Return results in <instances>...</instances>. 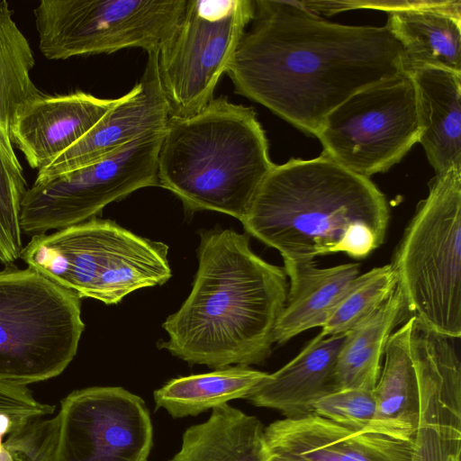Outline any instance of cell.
Masks as SVG:
<instances>
[{
	"label": "cell",
	"mask_w": 461,
	"mask_h": 461,
	"mask_svg": "<svg viewBox=\"0 0 461 461\" xmlns=\"http://www.w3.org/2000/svg\"><path fill=\"white\" fill-rule=\"evenodd\" d=\"M254 13V0H186L158 51L170 116L193 115L213 99Z\"/></svg>",
	"instance_id": "cell-9"
},
{
	"label": "cell",
	"mask_w": 461,
	"mask_h": 461,
	"mask_svg": "<svg viewBox=\"0 0 461 461\" xmlns=\"http://www.w3.org/2000/svg\"><path fill=\"white\" fill-rule=\"evenodd\" d=\"M422 145L436 175L461 166V73L427 67L410 73Z\"/></svg>",
	"instance_id": "cell-18"
},
{
	"label": "cell",
	"mask_w": 461,
	"mask_h": 461,
	"mask_svg": "<svg viewBox=\"0 0 461 461\" xmlns=\"http://www.w3.org/2000/svg\"><path fill=\"white\" fill-rule=\"evenodd\" d=\"M397 277L390 264L356 277L321 327L323 336L345 334L369 318L393 294Z\"/></svg>",
	"instance_id": "cell-25"
},
{
	"label": "cell",
	"mask_w": 461,
	"mask_h": 461,
	"mask_svg": "<svg viewBox=\"0 0 461 461\" xmlns=\"http://www.w3.org/2000/svg\"><path fill=\"white\" fill-rule=\"evenodd\" d=\"M268 375L238 365L174 378L154 392L156 410L163 408L173 418L196 416L231 400L247 399Z\"/></svg>",
	"instance_id": "cell-24"
},
{
	"label": "cell",
	"mask_w": 461,
	"mask_h": 461,
	"mask_svg": "<svg viewBox=\"0 0 461 461\" xmlns=\"http://www.w3.org/2000/svg\"><path fill=\"white\" fill-rule=\"evenodd\" d=\"M346 336L319 333L290 362L269 374L247 399L288 419L312 412L318 399L337 391L336 364Z\"/></svg>",
	"instance_id": "cell-16"
},
{
	"label": "cell",
	"mask_w": 461,
	"mask_h": 461,
	"mask_svg": "<svg viewBox=\"0 0 461 461\" xmlns=\"http://www.w3.org/2000/svg\"><path fill=\"white\" fill-rule=\"evenodd\" d=\"M53 461H148L153 428L145 402L119 386L77 390L61 401Z\"/></svg>",
	"instance_id": "cell-12"
},
{
	"label": "cell",
	"mask_w": 461,
	"mask_h": 461,
	"mask_svg": "<svg viewBox=\"0 0 461 461\" xmlns=\"http://www.w3.org/2000/svg\"><path fill=\"white\" fill-rule=\"evenodd\" d=\"M200 238L193 288L163 323L160 348L214 369L261 364L286 302L285 271L254 253L247 233L216 229Z\"/></svg>",
	"instance_id": "cell-2"
},
{
	"label": "cell",
	"mask_w": 461,
	"mask_h": 461,
	"mask_svg": "<svg viewBox=\"0 0 461 461\" xmlns=\"http://www.w3.org/2000/svg\"><path fill=\"white\" fill-rule=\"evenodd\" d=\"M80 297L40 272H0V384L26 386L60 375L85 324Z\"/></svg>",
	"instance_id": "cell-7"
},
{
	"label": "cell",
	"mask_w": 461,
	"mask_h": 461,
	"mask_svg": "<svg viewBox=\"0 0 461 461\" xmlns=\"http://www.w3.org/2000/svg\"><path fill=\"white\" fill-rule=\"evenodd\" d=\"M170 118L158 66V51L148 53L139 82L77 142L45 167L37 178L54 176L93 163L146 134L164 131Z\"/></svg>",
	"instance_id": "cell-13"
},
{
	"label": "cell",
	"mask_w": 461,
	"mask_h": 461,
	"mask_svg": "<svg viewBox=\"0 0 461 461\" xmlns=\"http://www.w3.org/2000/svg\"><path fill=\"white\" fill-rule=\"evenodd\" d=\"M35 65L31 45L13 19L7 1L0 2V152L8 166L23 176L10 139L18 111L41 92L31 77Z\"/></svg>",
	"instance_id": "cell-23"
},
{
	"label": "cell",
	"mask_w": 461,
	"mask_h": 461,
	"mask_svg": "<svg viewBox=\"0 0 461 461\" xmlns=\"http://www.w3.org/2000/svg\"><path fill=\"white\" fill-rule=\"evenodd\" d=\"M274 167L255 111L220 96L193 115L170 116L158 155V186L192 212L240 221Z\"/></svg>",
	"instance_id": "cell-4"
},
{
	"label": "cell",
	"mask_w": 461,
	"mask_h": 461,
	"mask_svg": "<svg viewBox=\"0 0 461 461\" xmlns=\"http://www.w3.org/2000/svg\"><path fill=\"white\" fill-rule=\"evenodd\" d=\"M267 456L266 461H303L302 459H299V458H296V457H294V456H291L288 455L270 451L267 448Z\"/></svg>",
	"instance_id": "cell-30"
},
{
	"label": "cell",
	"mask_w": 461,
	"mask_h": 461,
	"mask_svg": "<svg viewBox=\"0 0 461 461\" xmlns=\"http://www.w3.org/2000/svg\"><path fill=\"white\" fill-rule=\"evenodd\" d=\"M164 131L140 137L88 165L36 177L22 200V231L35 237L66 229L95 218L109 203L139 189L158 186Z\"/></svg>",
	"instance_id": "cell-10"
},
{
	"label": "cell",
	"mask_w": 461,
	"mask_h": 461,
	"mask_svg": "<svg viewBox=\"0 0 461 461\" xmlns=\"http://www.w3.org/2000/svg\"><path fill=\"white\" fill-rule=\"evenodd\" d=\"M407 312L405 299L396 286L369 318L347 332L336 364L337 391H374L380 376L387 341L393 330L405 321Z\"/></svg>",
	"instance_id": "cell-22"
},
{
	"label": "cell",
	"mask_w": 461,
	"mask_h": 461,
	"mask_svg": "<svg viewBox=\"0 0 461 461\" xmlns=\"http://www.w3.org/2000/svg\"><path fill=\"white\" fill-rule=\"evenodd\" d=\"M388 14L385 25L403 49L406 72L435 67L461 73L460 0H424Z\"/></svg>",
	"instance_id": "cell-17"
},
{
	"label": "cell",
	"mask_w": 461,
	"mask_h": 461,
	"mask_svg": "<svg viewBox=\"0 0 461 461\" xmlns=\"http://www.w3.org/2000/svg\"><path fill=\"white\" fill-rule=\"evenodd\" d=\"M255 13L227 74L236 93L316 136L357 92L406 72L386 25L331 23L300 1L254 0Z\"/></svg>",
	"instance_id": "cell-1"
},
{
	"label": "cell",
	"mask_w": 461,
	"mask_h": 461,
	"mask_svg": "<svg viewBox=\"0 0 461 461\" xmlns=\"http://www.w3.org/2000/svg\"><path fill=\"white\" fill-rule=\"evenodd\" d=\"M59 415L49 418L0 413V461H53Z\"/></svg>",
	"instance_id": "cell-26"
},
{
	"label": "cell",
	"mask_w": 461,
	"mask_h": 461,
	"mask_svg": "<svg viewBox=\"0 0 461 461\" xmlns=\"http://www.w3.org/2000/svg\"><path fill=\"white\" fill-rule=\"evenodd\" d=\"M412 321L413 315L387 341L373 391L375 414L367 431L405 442H412L419 423V386L409 343Z\"/></svg>",
	"instance_id": "cell-20"
},
{
	"label": "cell",
	"mask_w": 461,
	"mask_h": 461,
	"mask_svg": "<svg viewBox=\"0 0 461 461\" xmlns=\"http://www.w3.org/2000/svg\"><path fill=\"white\" fill-rule=\"evenodd\" d=\"M312 412L351 429L367 432L375 414L373 391L343 389L318 399Z\"/></svg>",
	"instance_id": "cell-28"
},
{
	"label": "cell",
	"mask_w": 461,
	"mask_h": 461,
	"mask_svg": "<svg viewBox=\"0 0 461 461\" xmlns=\"http://www.w3.org/2000/svg\"><path fill=\"white\" fill-rule=\"evenodd\" d=\"M420 136L415 86L402 72L349 96L326 116L315 137L324 155L369 178L398 163Z\"/></svg>",
	"instance_id": "cell-11"
},
{
	"label": "cell",
	"mask_w": 461,
	"mask_h": 461,
	"mask_svg": "<svg viewBox=\"0 0 461 461\" xmlns=\"http://www.w3.org/2000/svg\"><path fill=\"white\" fill-rule=\"evenodd\" d=\"M168 246L96 217L32 237L21 258L62 287L105 304L165 284L172 276Z\"/></svg>",
	"instance_id": "cell-5"
},
{
	"label": "cell",
	"mask_w": 461,
	"mask_h": 461,
	"mask_svg": "<svg viewBox=\"0 0 461 461\" xmlns=\"http://www.w3.org/2000/svg\"><path fill=\"white\" fill-rule=\"evenodd\" d=\"M119 101L83 91L42 93L16 113L10 128L12 144L39 171L77 142Z\"/></svg>",
	"instance_id": "cell-14"
},
{
	"label": "cell",
	"mask_w": 461,
	"mask_h": 461,
	"mask_svg": "<svg viewBox=\"0 0 461 461\" xmlns=\"http://www.w3.org/2000/svg\"><path fill=\"white\" fill-rule=\"evenodd\" d=\"M264 426L230 405L212 409L204 422L189 427L169 461H266Z\"/></svg>",
	"instance_id": "cell-21"
},
{
	"label": "cell",
	"mask_w": 461,
	"mask_h": 461,
	"mask_svg": "<svg viewBox=\"0 0 461 461\" xmlns=\"http://www.w3.org/2000/svg\"><path fill=\"white\" fill-rule=\"evenodd\" d=\"M27 190L24 176L15 173L0 152V261L14 267L23 249L21 204Z\"/></svg>",
	"instance_id": "cell-27"
},
{
	"label": "cell",
	"mask_w": 461,
	"mask_h": 461,
	"mask_svg": "<svg viewBox=\"0 0 461 461\" xmlns=\"http://www.w3.org/2000/svg\"><path fill=\"white\" fill-rule=\"evenodd\" d=\"M268 450L303 461H411L412 442L358 431L313 412L264 429Z\"/></svg>",
	"instance_id": "cell-15"
},
{
	"label": "cell",
	"mask_w": 461,
	"mask_h": 461,
	"mask_svg": "<svg viewBox=\"0 0 461 461\" xmlns=\"http://www.w3.org/2000/svg\"><path fill=\"white\" fill-rule=\"evenodd\" d=\"M289 279L285 304L274 329V343L285 344L300 333L322 327L353 280L358 263L320 267L315 261L284 264Z\"/></svg>",
	"instance_id": "cell-19"
},
{
	"label": "cell",
	"mask_w": 461,
	"mask_h": 461,
	"mask_svg": "<svg viewBox=\"0 0 461 461\" xmlns=\"http://www.w3.org/2000/svg\"><path fill=\"white\" fill-rule=\"evenodd\" d=\"M389 219L386 199L368 177L321 153L275 165L240 222L288 264L338 252L366 258L383 244Z\"/></svg>",
	"instance_id": "cell-3"
},
{
	"label": "cell",
	"mask_w": 461,
	"mask_h": 461,
	"mask_svg": "<svg viewBox=\"0 0 461 461\" xmlns=\"http://www.w3.org/2000/svg\"><path fill=\"white\" fill-rule=\"evenodd\" d=\"M409 312L434 331L461 337V166L436 175L390 263Z\"/></svg>",
	"instance_id": "cell-6"
},
{
	"label": "cell",
	"mask_w": 461,
	"mask_h": 461,
	"mask_svg": "<svg viewBox=\"0 0 461 461\" xmlns=\"http://www.w3.org/2000/svg\"><path fill=\"white\" fill-rule=\"evenodd\" d=\"M185 4L186 0H41L33 10L39 49L51 60L128 48L158 51Z\"/></svg>",
	"instance_id": "cell-8"
},
{
	"label": "cell",
	"mask_w": 461,
	"mask_h": 461,
	"mask_svg": "<svg viewBox=\"0 0 461 461\" xmlns=\"http://www.w3.org/2000/svg\"><path fill=\"white\" fill-rule=\"evenodd\" d=\"M55 406L38 402L26 386L0 384V413L23 417H43L53 413Z\"/></svg>",
	"instance_id": "cell-29"
}]
</instances>
